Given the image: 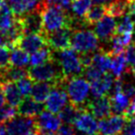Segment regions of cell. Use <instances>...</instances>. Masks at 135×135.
<instances>
[{"mask_svg":"<svg viewBox=\"0 0 135 135\" xmlns=\"http://www.w3.org/2000/svg\"><path fill=\"white\" fill-rule=\"evenodd\" d=\"M42 19V33L49 34L62 28H72V18L68 15L66 11L54 5L45 3V7L41 10Z\"/></svg>","mask_w":135,"mask_h":135,"instance_id":"1","label":"cell"},{"mask_svg":"<svg viewBox=\"0 0 135 135\" xmlns=\"http://www.w3.org/2000/svg\"><path fill=\"white\" fill-rule=\"evenodd\" d=\"M65 90L70 103L77 107L84 108L83 105L91 91V83L82 77L74 76L67 80L65 84Z\"/></svg>","mask_w":135,"mask_h":135,"instance_id":"2","label":"cell"},{"mask_svg":"<svg viewBox=\"0 0 135 135\" xmlns=\"http://www.w3.org/2000/svg\"><path fill=\"white\" fill-rule=\"evenodd\" d=\"M71 47L80 54L95 52L99 49V38L90 30H76L72 33Z\"/></svg>","mask_w":135,"mask_h":135,"instance_id":"3","label":"cell"},{"mask_svg":"<svg viewBox=\"0 0 135 135\" xmlns=\"http://www.w3.org/2000/svg\"><path fill=\"white\" fill-rule=\"evenodd\" d=\"M57 61L62 69L63 74L67 78L78 76L84 72L81 58L77 54V51H75L72 47L59 51Z\"/></svg>","mask_w":135,"mask_h":135,"instance_id":"4","label":"cell"},{"mask_svg":"<svg viewBox=\"0 0 135 135\" xmlns=\"http://www.w3.org/2000/svg\"><path fill=\"white\" fill-rule=\"evenodd\" d=\"M73 30L72 28L66 27L57 31L45 34L46 44L50 49L55 51H62L71 47V38Z\"/></svg>","mask_w":135,"mask_h":135,"instance_id":"5","label":"cell"},{"mask_svg":"<svg viewBox=\"0 0 135 135\" xmlns=\"http://www.w3.org/2000/svg\"><path fill=\"white\" fill-rule=\"evenodd\" d=\"M8 135H29L36 129V117L16 115L6 121Z\"/></svg>","mask_w":135,"mask_h":135,"instance_id":"6","label":"cell"},{"mask_svg":"<svg viewBox=\"0 0 135 135\" xmlns=\"http://www.w3.org/2000/svg\"><path fill=\"white\" fill-rule=\"evenodd\" d=\"M68 96L65 88L53 84L49 97L45 101V109L52 113H58L67 104Z\"/></svg>","mask_w":135,"mask_h":135,"instance_id":"7","label":"cell"},{"mask_svg":"<svg viewBox=\"0 0 135 135\" xmlns=\"http://www.w3.org/2000/svg\"><path fill=\"white\" fill-rule=\"evenodd\" d=\"M45 46H47V44L45 35L42 33L25 34L18 41L16 45V47H19L28 53H34Z\"/></svg>","mask_w":135,"mask_h":135,"instance_id":"8","label":"cell"},{"mask_svg":"<svg viewBox=\"0 0 135 135\" xmlns=\"http://www.w3.org/2000/svg\"><path fill=\"white\" fill-rule=\"evenodd\" d=\"M85 108L97 119H104L113 114L110 99L109 96L96 98L95 100L89 102Z\"/></svg>","mask_w":135,"mask_h":135,"instance_id":"9","label":"cell"},{"mask_svg":"<svg viewBox=\"0 0 135 135\" xmlns=\"http://www.w3.org/2000/svg\"><path fill=\"white\" fill-rule=\"evenodd\" d=\"M22 24L25 34L31 33H42V19H41V11L36 9L25 15L18 17ZM44 34V33H42Z\"/></svg>","mask_w":135,"mask_h":135,"instance_id":"10","label":"cell"},{"mask_svg":"<svg viewBox=\"0 0 135 135\" xmlns=\"http://www.w3.org/2000/svg\"><path fill=\"white\" fill-rule=\"evenodd\" d=\"M123 115L112 114L110 116L101 119L99 122V130L102 135H113L121 132L125 123Z\"/></svg>","mask_w":135,"mask_h":135,"instance_id":"11","label":"cell"},{"mask_svg":"<svg viewBox=\"0 0 135 135\" xmlns=\"http://www.w3.org/2000/svg\"><path fill=\"white\" fill-rule=\"evenodd\" d=\"M116 26L117 25L113 16L105 15L99 22L96 23L95 34L101 41H109L115 34Z\"/></svg>","mask_w":135,"mask_h":135,"instance_id":"12","label":"cell"},{"mask_svg":"<svg viewBox=\"0 0 135 135\" xmlns=\"http://www.w3.org/2000/svg\"><path fill=\"white\" fill-rule=\"evenodd\" d=\"M61 126V120L59 116L49 110H42L38 117H36V127L45 129L47 131L57 133Z\"/></svg>","mask_w":135,"mask_h":135,"instance_id":"13","label":"cell"},{"mask_svg":"<svg viewBox=\"0 0 135 135\" xmlns=\"http://www.w3.org/2000/svg\"><path fill=\"white\" fill-rule=\"evenodd\" d=\"M74 124L77 129L82 131L83 133L89 135L96 133L99 130V123L97 122V120L95 119L94 116L87 110L85 107L77 117V119L75 120Z\"/></svg>","mask_w":135,"mask_h":135,"instance_id":"14","label":"cell"},{"mask_svg":"<svg viewBox=\"0 0 135 135\" xmlns=\"http://www.w3.org/2000/svg\"><path fill=\"white\" fill-rule=\"evenodd\" d=\"M113 74L105 72L101 78L91 83V93L92 96L96 98H101L104 96H108L110 88L113 86Z\"/></svg>","mask_w":135,"mask_h":135,"instance_id":"15","label":"cell"},{"mask_svg":"<svg viewBox=\"0 0 135 135\" xmlns=\"http://www.w3.org/2000/svg\"><path fill=\"white\" fill-rule=\"evenodd\" d=\"M42 110H44V105H41V103L36 102L33 98L26 97L18 105L17 113L19 115L37 117L41 114Z\"/></svg>","mask_w":135,"mask_h":135,"instance_id":"16","label":"cell"},{"mask_svg":"<svg viewBox=\"0 0 135 135\" xmlns=\"http://www.w3.org/2000/svg\"><path fill=\"white\" fill-rule=\"evenodd\" d=\"M40 2L38 0H7V4L16 17H21L36 10Z\"/></svg>","mask_w":135,"mask_h":135,"instance_id":"17","label":"cell"},{"mask_svg":"<svg viewBox=\"0 0 135 135\" xmlns=\"http://www.w3.org/2000/svg\"><path fill=\"white\" fill-rule=\"evenodd\" d=\"M0 86L2 88L8 105L13 108H18V105L23 101V96L15 82H2L0 83Z\"/></svg>","mask_w":135,"mask_h":135,"instance_id":"18","label":"cell"},{"mask_svg":"<svg viewBox=\"0 0 135 135\" xmlns=\"http://www.w3.org/2000/svg\"><path fill=\"white\" fill-rule=\"evenodd\" d=\"M84 108H80L77 107L74 104H66L63 109L58 113V116H59L61 122H64L65 124H73L75 122V120L77 119V117L79 114L81 113Z\"/></svg>","mask_w":135,"mask_h":135,"instance_id":"19","label":"cell"},{"mask_svg":"<svg viewBox=\"0 0 135 135\" xmlns=\"http://www.w3.org/2000/svg\"><path fill=\"white\" fill-rule=\"evenodd\" d=\"M109 99L112 104L113 114H116V115H122L130 104V99L124 93H122V91L109 97Z\"/></svg>","mask_w":135,"mask_h":135,"instance_id":"20","label":"cell"},{"mask_svg":"<svg viewBox=\"0 0 135 135\" xmlns=\"http://www.w3.org/2000/svg\"><path fill=\"white\" fill-rule=\"evenodd\" d=\"M112 59L113 57L109 55V52H107L103 49H99V52L95 53L92 57V65L97 67L103 73H105L110 70Z\"/></svg>","mask_w":135,"mask_h":135,"instance_id":"21","label":"cell"},{"mask_svg":"<svg viewBox=\"0 0 135 135\" xmlns=\"http://www.w3.org/2000/svg\"><path fill=\"white\" fill-rule=\"evenodd\" d=\"M53 86V83L47 82H37L33 85L31 96L36 102L38 103H44L46 101L49 97L50 90Z\"/></svg>","mask_w":135,"mask_h":135,"instance_id":"22","label":"cell"},{"mask_svg":"<svg viewBox=\"0 0 135 135\" xmlns=\"http://www.w3.org/2000/svg\"><path fill=\"white\" fill-rule=\"evenodd\" d=\"M107 15V10H105V5H95L89 9V11L84 16L83 23L88 26L94 25L98 23L100 20Z\"/></svg>","mask_w":135,"mask_h":135,"instance_id":"23","label":"cell"},{"mask_svg":"<svg viewBox=\"0 0 135 135\" xmlns=\"http://www.w3.org/2000/svg\"><path fill=\"white\" fill-rule=\"evenodd\" d=\"M29 62H30V57L28 52L19 47H14L11 49L10 65L15 67L24 68L29 64Z\"/></svg>","mask_w":135,"mask_h":135,"instance_id":"24","label":"cell"},{"mask_svg":"<svg viewBox=\"0 0 135 135\" xmlns=\"http://www.w3.org/2000/svg\"><path fill=\"white\" fill-rule=\"evenodd\" d=\"M54 58L53 52L49 46H45L41 49L32 53V56L30 58V63L32 66H38L41 64H44L49 60Z\"/></svg>","mask_w":135,"mask_h":135,"instance_id":"25","label":"cell"},{"mask_svg":"<svg viewBox=\"0 0 135 135\" xmlns=\"http://www.w3.org/2000/svg\"><path fill=\"white\" fill-rule=\"evenodd\" d=\"M126 65H127V60H126V56H125V51L113 56L110 70L113 72V76H115L116 78L121 77L123 72L125 71Z\"/></svg>","mask_w":135,"mask_h":135,"instance_id":"26","label":"cell"},{"mask_svg":"<svg viewBox=\"0 0 135 135\" xmlns=\"http://www.w3.org/2000/svg\"><path fill=\"white\" fill-rule=\"evenodd\" d=\"M92 5V0H74L71 4L73 13L78 17H84Z\"/></svg>","mask_w":135,"mask_h":135,"instance_id":"27","label":"cell"},{"mask_svg":"<svg viewBox=\"0 0 135 135\" xmlns=\"http://www.w3.org/2000/svg\"><path fill=\"white\" fill-rule=\"evenodd\" d=\"M135 23L129 15H125L122 21L116 26L115 34H133Z\"/></svg>","mask_w":135,"mask_h":135,"instance_id":"28","label":"cell"},{"mask_svg":"<svg viewBox=\"0 0 135 135\" xmlns=\"http://www.w3.org/2000/svg\"><path fill=\"white\" fill-rule=\"evenodd\" d=\"M17 86L19 88L23 97H29L31 95V92H32V88H33V80L29 76H26V77H24L18 81Z\"/></svg>","mask_w":135,"mask_h":135,"instance_id":"29","label":"cell"},{"mask_svg":"<svg viewBox=\"0 0 135 135\" xmlns=\"http://www.w3.org/2000/svg\"><path fill=\"white\" fill-rule=\"evenodd\" d=\"M84 73H85L87 80L90 83L97 81V80H99L102 76L104 75V73L101 70H99L97 67H95L94 65H92V64H91L90 66H88L87 68L84 69Z\"/></svg>","mask_w":135,"mask_h":135,"instance_id":"30","label":"cell"},{"mask_svg":"<svg viewBox=\"0 0 135 135\" xmlns=\"http://www.w3.org/2000/svg\"><path fill=\"white\" fill-rule=\"evenodd\" d=\"M10 49L0 45V69L10 66V54H9Z\"/></svg>","mask_w":135,"mask_h":135,"instance_id":"31","label":"cell"},{"mask_svg":"<svg viewBox=\"0 0 135 135\" xmlns=\"http://www.w3.org/2000/svg\"><path fill=\"white\" fill-rule=\"evenodd\" d=\"M121 135H135V118L131 117L125 120L124 126L121 130Z\"/></svg>","mask_w":135,"mask_h":135,"instance_id":"32","label":"cell"},{"mask_svg":"<svg viewBox=\"0 0 135 135\" xmlns=\"http://www.w3.org/2000/svg\"><path fill=\"white\" fill-rule=\"evenodd\" d=\"M46 3L49 5H54L56 7H59L67 11L69 7L71 6L72 0H46Z\"/></svg>","mask_w":135,"mask_h":135,"instance_id":"33","label":"cell"},{"mask_svg":"<svg viewBox=\"0 0 135 135\" xmlns=\"http://www.w3.org/2000/svg\"><path fill=\"white\" fill-rule=\"evenodd\" d=\"M58 135H76L74 129L70 124H65L60 126L59 130L57 132Z\"/></svg>","mask_w":135,"mask_h":135,"instance_id":"34","label":"cell"},{"mask_svg":"<svg viewBox=\"0 0 135 135\" xmlns=\"http://www.w3.org/2000/svg\"><path fill=\"white\" fill-rule=\"evenodd\" d=\"M114 0H92V2L95 5H108V4L112 3Z\"/></svg>","mask_w":135,"mask_h":135,"instance_id":"35","label":"cell"},{"mask_svg":"<svg viewBox=\"0 0 135 135\" xmlns=\"http://www.w3.org/2000/svg\"><path fill=\"white\" fill-rule=\"evenodd\" d=\"M128 14L135 16V1H132L128 7Z\"/></svg>","mask_w":135,"mask_h":135,"instance_id":"36","label":"cell"},{"mask_svg":"<svg viewBox=\"0 0 135 135\" xmlns=\"http://www.w3.org/2000/svg\"><path fill=\"white\" fill-rule=\"evenodd\" d=\"M4 108H5V105L0 108V122L1 121H6L5 120V115H4Z\"/></svg>","mask_w":135,"mask_h":135,"instance_id":"37","label":"cell"},{"mask_svg":"<svg viewBox=\"0 0 135 135\" xmlns=\"http://www.w3.org/2000/svg\"><path fill=\"white\" fill-rule=\"evenodd\" d=\"M29 135H37V133H36V131H33L32 133H30Z\"/></svg>","mask_w":135,"mask_h":135,"instance_id":"38","label":"cell"},{"mask_svg":"<svg viewBox=\"0 0 135 135\" xmlns=\"http://www.w3.org/2000/svg\"><path fill=\"white\" fill-rule=\"evenodd\" d=\"M90 135H102L101 133H97V132H96V133H93V134H90Z\"/></svg>","mask_w":135,"mask_h":135,"instance_id":"39","label":"cell"},{"mask_svg":"<svg viewBox=\"0 0 135 135\" xmlns=\"http://www.w3.org/2000/svg\"><path fill=\"white\" fill-rule=\"evenodd\" d=\"M113 135H121V134H119V133H116V134H113Z\"/></svg>","mask_w":135,"mask_h":135,"instance_id":"40","label":"cell"},{"mask_svg":"<svg viewBox=\"0 0 135 135\" xmlns=\"http://www.w3.org/2000/svg\"><path fill=\"white\" fill-rule=\"evenodd\" d=\"M38 1H46V0H38Z\"/></svg>","mask_w":135,"mask_h":135,"instance_id":"41","label":"cell"},{"mask_svg":"<svg viewBox=\"0 0 135 135\" xmlns=\"http://www.w3.org/2000/svg\"><path fill=\"white\" fill-rule=\"evenodd\" d=\"M134 1H135V0H134Z\"/></svg>","mask_w":135,"mask_h":135,"instance_id":"42","label":"cell"}]
</instances>
